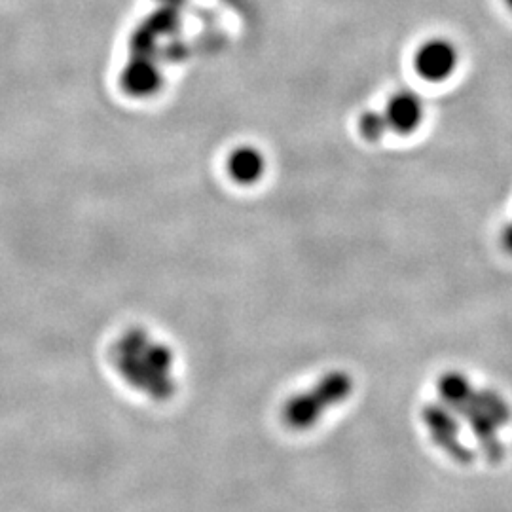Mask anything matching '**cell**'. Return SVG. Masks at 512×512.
I'll return each mask as SVG.
<instances>
[{
    "mask_svg": "<svg viewBox=\"0 0 512 512\" xmlns=\"http://www.w3.org/2000/svg\"><path fill=\"white\" fill-rule=\"evenodd\" d=\"M501 243H503L505 251L512 255V222L505 228V232H503V236H501Z\"/></svg>",
    "mask_w": 512,
    "mask_h": 512,
    "instance_id": "obj_8",
    "label": "cell"
},
{
    "mask_svg": "<svg viewBox=\"0 0 512 512\" xmlns=\"http://www.w3.org/2000/svg\"><path fill=\"white\" fill-rule=\"evenodd\" d=\"M228 175L239 184H255L266 171V160L255 147H239L228 158Z\"/></svg>",
    "mask_w": 512,
    "mask_h": 512,
    "instance_id": "obj_6",
    "label": "cell"
},
{
    "mask_svg": "<svg viewBox=\"0 0 512 512\" xmlns=\"http://www.w3.org/2000/svg\"><path fill=\"white\" fill-rule=\"evenodd\" d=\"M461 423H467L473 439L482 454L492 463H499L505 456L501 431L511 421L509 403L494 389L471 387L458 401L446 404Z\"/></svg>",
    "mask_w": 512,
    "mask_h": 512,
    "instance_id": "obj_1",
    "label": "cell"
},
{
    "mask_svg": "<svg viewBox=\"0 0 512 512\" xmlns=\"http://www.w3.org/2000/svg\"><path fill=\"white\" fill-rule=\"evenodd\" d=\"M416 71L427 82H444L458 67V50L448 40H429L416 54Z\"/></svg>",
    "mask_w": 512,
    "mask_h": 512,
    "instance_id": "obj_4",
    "label": "cell"
},
{
    "mask_svg": "<svg viewBox=\"0 0 512 512\" xmlns=\"http://www.w3.org/2000/svg\"><path fill=\"white\" fill-rule=\"evenodd\" d=\"M387 126L401 135L414 133L420 128L421 120H423V105L421 99L414 92L395 93L384 112Z\"/></svg>",
    "mask_w": 512,
    "mask_h": 512,
    "instance_id": "obj_5",
    "label": "cell"
},
{
    "mask_svg": "<svg viewBox=\"0 0 512 512\" xmlns=\"http://www.w3.org/2000/svg\"><path fill=\"white\" fill-rule=\"evenodd\" d=\"M507 4H509V8L512 10V0H507Z\"/></svg>",
    "mask_w": 512,
    "mask_h": 512,
    "instance_id": "obj_9",
    "label": "cell"
},
{
    "mask_svg": "<svg viewBox=\"0 0 512 512\" xmlns=\"http://www.w3.org/2000/svg\"><path fill=\"white\" fill-rule=\"evenodd\" d=\"M387 129H389V126H387V120H385L382 112L366 110V112L361 114V118H359V131H361V135L365 137L366 141H370V143L380 141Z\"/></svg>",
    "mask_w": 512,
    "mask_h": 512,
    "instance_id": "obj_7",
    "label": "cell"
},
{
    "mask_svg": "<svg viewBox=\"0 0 512 512\" xmlns=\"http://www.w3.org/2000/svg\"><path fill=\"white\" fill-rule=\"evenodd\" d=\"M421 420L435 446L459 465L475 461V452L461 435V420L446 404H427L421 410Z\"/></svg>",
    "mask_w": 512,
    "mask_h": 512,
    "instance_id": "obj_3",
    "label": "cell"
},
{
    "mask_svg": "<svg viewBox=\"0 0 512 512\" xmlns=\"http://www.w3.org/2000/svg\"><path fill=\"white\" fill-rule=\"evenodd\" d=\"M351 391L353 380L348 372L332 370L308 391L287 399L281 408V420L291 431H310L329 408L348 401Z\"/></svg>",
    "mask_w": 512,
    "mask_h": 512,
    "instance_id": "obj_2",
    "label": "cell"
}]
</instances>
